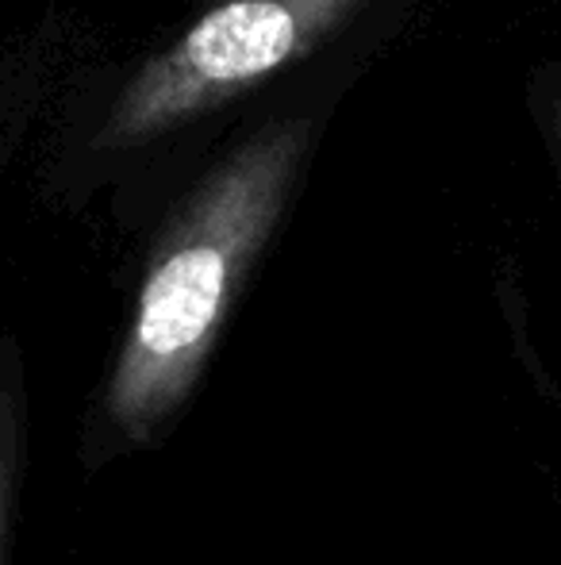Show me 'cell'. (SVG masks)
I'll return each instance as SVG.
<instances>
[{
    "label": "cell",
    "mask_w": 561,
    "mask_h": 565,
    "mask_svg": "<svg viewBox=\"0 0 561 565\" xmlns=\"http://www.w3.org/2000/svg\"><path fill=\"white\" fill-rule=\"evenodd\" d=\"M308 135V119L250 135L162 231L100 388L97 443L139 447L193 393L242 277L278 227Z\"/></svg>",
    "instance_id": "obj_1"
},
{
    "label": "cell",
    "mask_w": 561,
    "mask_h": 565,
    "mask_svg": "<svg viewBox=\"0 0 561 565\" xmlns=\"http://www.w3.org/2000/svg\"><path fill=\"white\" fill-rule=\"evenodd\" d=\"M31 412L23 354L8 335H0V565H12L15 523L28 484Z\"/></svg>",
    "instance_id": "obj_3"
},
{
    "label": "cell",
    "mask_w": 561,
    "mask_h": 565,
    "mask_svg": "<svg viewBox=\"0 0 561 565\" xmlns=\"http://www.w3.org/2000/svg\"><path fill=\"white\" fill-rule=\"evenodd\" d=\"M554 124H558V154H561V108H558V116H554Z\"/></svg>",
    "instance_id": "obj_4"
},
{
    "label": "cell",
    "mask_w": 561,
    "mask_h": 565,
    "mask_svg": "<svg viewBox=\"0 0 561 565\" xmlns=\"http://www.w3.org/2000/svg\"><path fill=\"white\" fill-rule=\"evenodd\" d=\"M374 0H216L128 77L89 135L97 154L139 150L258 89Z\"/></svg>",
    "instance_id": "obj_2"
}]
</instances>
